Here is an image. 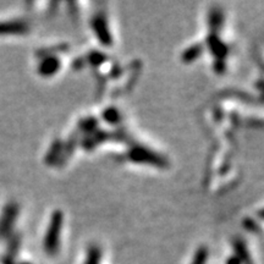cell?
Segmentation results:
<instances>
[{
    "label": "cell",
    "mask_w": 264,
    "mask_h": 264,
    "mask_svg": "<svg viewBox=\"0 0 264 264\" xmlns=\"http://www.w3.org/2000/svg\"><path fill=\"white\" fill-rule=\"evenodd\" d=\"M15 214H16V212H15V208L14 207H8L7 211H5L4 215H3L2 221H0V232L5 231V230L9 229V226H11V223H13Z\"/></svg>",
    "instance_id": "cell-1"
},
{
    "label": "cell",
    "mask_w": 264,
    "mask_h": 264,
    "mask_svg": "<svg viewBox=\"0 0 264 264\" xmlns=\"http://www.w3.org/2000/svg\"><path fill=\"white\" fill-rule=\"evenodd\" d=\"M25 30L22 23L17 22H5L0 23V35H5V33H21Z\"/></svg>",
    "instance_id": "cell-2"
}]
</instances>
